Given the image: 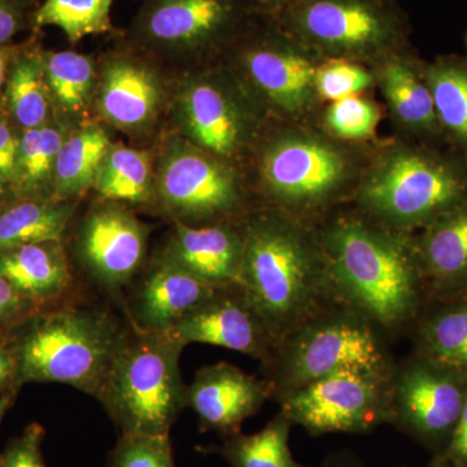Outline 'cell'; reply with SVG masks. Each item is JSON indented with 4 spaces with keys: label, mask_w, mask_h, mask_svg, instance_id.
Instances as JSON below:
<instances>
[{
    "label": "cell",
    "mask_w": 467,
    "mask_h": 467,
    "mask_svg": "<svg viewBox=\"0 0 467 467\" xmlns=\"http://www.w3.org/2000/svg\"><path fill=\"white\" fill-rule=\"evenodd\" d=\"M337 303L355 309L392 342L410 334L431 301L413 233L361 214H339L317 230Z\"/></svg>",
    "instance_id": "obj_1"
},
{
    "label": "cell",
    "mask_w": 467,
    "mask_h": 467,
    "mask_svg": "<svg viewBox=\"0 0 467 467\" xmlns=\"http://www.w3.org/2000/svg\"><path fill=\"white\" fill-rule=\"evenodd\" d=\"M241 288L275 346L334 300L317 230L284 212L251 214L242 223Z\"/></svg>",
    "instance_id": "obj_2"
},
{
    "label": "cell",
    "mask_w": 467,
    "mask_h": 467,
    "mask_svg": "<svg viewBox=\"0 0 467 467\" xmlns=\"http://www.w3.org/2000/svg\"><path fill=\"white\" fill-rule=\"evenodd\" d=\"M126 327L103 310L46 306L3 342L16 358L18 382L61 383L97 398Z\"/></svg>",
    "instance_id": "obj_3"
},
{
    "label": "cell",
    "mask_w": 467,
    "mask_h": 467,
    "mask_svg": "<svg viewBox=\"0 0 467 467\" xmlns=\"http://www.w3.org/2000/svg\"><path fill=\"white\" fill-rule=\"evenodd\" d=\"M392 340L355 309L328 301L276 344L261 364L263 379L276 402L337 371L389 376L395 367Z\"/></svg>",
    "instance_id": "obj_4"
},
{
    "label": "cell",
    "mask_w": 467,
    "mask_h": 467,
    "mask_svg": "<svg viewBox=\"0 0 467 467\" xmlns=\"http://www.w3.org/2000/svg\"><path fill=\"white\" fill-rule=\"evenodd\" d=\"M173 334L129 324L97 398L121 434L171 435L186 408L184 348Z\"/></svg>",
    "instance_id": "obj_5"
},
{
    "label": "cell",
    "mask_w": 467,
    "mask_h": 467,
    "mask_svg": "<svg viewBox=\"0 0 467 467\" xmlns=\"http://www.w3.org/2000/svg\"><path fill=\"white\" fill-rule=\"evenodd\" d=\"M467 202V164L429 149H398L373 168L358 192L365 216L414 233Z\"/></svg>",
    "instance_id": "obj_6"
},
{
    "label": "cell",
    "mask_w": 467,
    "mask_h": 467,
    "mask_svg": "<svg viewBox=\"0 0 467 467\" xmlns=\"http://www.w3.org/2000/svg\"><path fill=\"white\" fill-rule=\"evenodd\" d=\"M466 393L467 371L413 350L389 376V425L434 457L447 447Z\"/></svg>",
    "instance_id": "obj_7"
},
{
    "label": "cell",
    "mask_w": 467,
    "mask_h": 467,
    "mask_svg": "<svg viewBox=\"0 0 467 467\" xmlns=\"http://www.w3.org/2000/svg\"><path fill=\"white\" fill-rule=\"evenodd\" d=\"M389 376L337 371L285 396L279 411L310 436L368 434L389 422Z\"/></svg>",
    "instance_id": "obj_8"
},
{
    "label": "cell",
    "mask_w": 467,
    "mask_h": 467,
    "mask_svg": "<svg viewBox=\"0 0 467 467\" xmlns=\"http://www.w3.org/2000/svg\"><path fill=\"white\" fill-rule=\"evenodd\" d=\"M261 174L276 211L306 223V216L334 201L348 180V162L330 143L285 134L264 150Z\"/></svg>",
    "instance_id": "obj_9"
},
{
    "label": "cell",
    "mask_w": 467,
    "mask_h": 467,
    "mask_svg": "<svg viewBox=\"0 0 467 467\" xmlns=\"http://www.w3.org/2000/svg\"><path fill=\"white\" fill-rule=\"evenodd\" d=\"M155 192L175 223L190 226L226 223L242 204L232 171L214 156L181 140H171L160 158Z\"/></svg>",
    "instance_id": "obj_10"
},
{
    "label": "cell",
    "mask_w": 467,
    "mask_h": 467,
    "mask_svg": "<svg viewBox=\"0 0 467 467\" xmlns=\"http://www.w3.org/2000/svg\"><path fill=\"white\" fill-rule=\"evenodd\" d=\"M150 227L121 202L104 201L86 214L77 236V254L95 284L121 291L146 259Z\"/></svg>",
    "instance_id": "obj_11"
},
{
    "label": "cell",
    "mask_w": 467,
    "mask_h": 467,
    "mask_svg": "<svg viewBox=\"0 0 467 467\" xmlns=\"http://www.w3.org/2000/svg\"><path fill=\"white\" fill-rule=\"evenodd\" d=\"M235 15L234 0H143L131 39L158 54L187 57L226 36Z\"/></svg>",
    "instance_id": "obj_12"
},
{
    "label": "cell",
    "mask_w": 467,
    "mask_h": 467,
    "mask_svg": "<svg viewBox=\"0 0 467 467\" xmlns=\"http://www.w3.org/2000/svg\"><path fill=\"white\" fill-rule=\"evenodd\" d=\"M177 119L192 144L221 158L238 153L254 129L251 109L235 88L212 77L183 86L177 100Z\"/></svg>",
    "instance_id": "obj_13"
},
{
    "label": "cell",
    "mask_w": 467,
    "mask_h": 467,
    "mask_svg": "<svg viewBox=\"0 0 467 467\" xmlns=\"http://www.w3.org/2000/svg\"><path fill=\"white\" fill-rule=\"evenodd\" d=\"M169 333L184 346L201 343L223 347L259 359L261 364L275 348V339L239 285L217 288Z\"/></svg>",
    "instance_id": "obj_14"
},
{
    "label": "cell",
    "mask_w": 467,
    "mask_h": 467,
    "mask_svg": "<svg viewBox=\"0 0 467 467\" xmlns=\"http://www.w3.org/2000/svg\"><path fill=\"white\" fill-rule=\"evenodd\" d=\"M297 23L310 42L342 57L379 54L395 38L391 17L368 0H310Z\"/></svg>",
    "instance_id": "obj_15"
},
{
    "label": "cell",
    "mask_w": 467,
    "mask_h": 467,
    "mask_svg": "<svg viewBox=\"0 0 467 467\" xmlns=\"http://www.w3.org/2000/svg\"><path fill=\"white\" fill-rule=\"evenodd\" d=\"M269 399L265 380L227 362L199 368L186 386V407L198 416L201 431L223 439L241 432L243 422L259 413Z\"/></svg>",
    "instance_id": "obj_16"
},
{
    "label": "cell",
    "mask_w": 467,
    "mask_h": 467,
    "mask_svg": "<svg viewBox=\"0 0 467 467\" xmlns=\"http://www.w3.org/2000/svg\"><path fill=\"white\" fill-rule=\"evenodd\" d=\"M164 100V84L155 67L131 55L106 58L94 100L104 121L126 133H143L155 124Z\"/></svg>",
    "instance_id": "obj_17"
},
{
    "label": "cell",
    "mask_w": 467,
    "mask_h": 467,
    "mask_svg": "<svg viewBox=\"0 0 467 467\" xmlns=\"http://www.w3.org/2000/svg\"><path fill=\"white\" fill-rule=\"evenodd\" d=\"M217 288L160 254L147 267L134 292L130 324L147 331H171Z\"/></svg>",
    "instance_id": "obj_18"
},
{
    "label": "cell",
    "mask_w": 467,
    "mask_h": 467,
    "mask_svg": "<svg viewBox=\"0 0 467 467\" xmlns=\"http://www.w3.org/2000/svg\"><path fill=\"white\" fill-rule=\"evenodd\" d=\"M244 242L230 223L190 226L175 223L162 256L214 287L241 284Z\"/></svg>",
    "instance_id": "obj_19"
},
{
    "label": "cell",
    "mask_w": 467,
    "mask_h": 467,
    "mask_svg": "<svg viewBox=\"0 0 467 467\" xmlns=\"http://www.w3.org/2000/svg\"><path fill=\"white\" fill-rule=\"evenodd\" d=\"M416 244L431 300L467 294V202L420 229Z\"/></svg>",
    "instance_id": "obj_20"
},
{
    "label": "cell",
    "mask_w": 467,
    "mask_h": 467,
    "mask_svg": "<svg viewBox=\"0 0 467 467\" xmlns=\"http://www.w3.org/2000/svg\"><path fill=\"white\" fill-rule=\"evenodd\" d=\"M243 66L254 88L285 112H304L317 95L318 67L291 48L278 45L256 46L245 52Z\"/></svg>",
    "instance_id": "obj_21"
},
{
    "label": "cell",
    "mask_w": 467,
    "mask_h": 467,
    "mask_svg": "<svg viewBox=\"0 0 467 467\" xmlns=\"http://www.w3.org/2000/svg\"><path fill=\"white\" fill-rule=\"evenodd\" d=\"M0 276L34 306H50L72 284L61 241L34 243L0 251Z\"/></svg>",
    "instance_id": "obj_22"
},
{
    "label": "cell",
    "mask_w": 467,
    "mask_h": 467,
    "mask_svg": "<svg viewBox=\"0 0 467 467\" xmlns=\"http://www.w3.org/2000/svg\"><path fill=\"white\" fill-rule=\"evenodd\" d=\"M54 112L63 124H86L95 100L98 73L94 58L75 51H42Z\"/></svg>",
    "instance_id": "obj_23"
},
{
    "label": "cell",
    "mask_w": 467,
    "mask_h": 467,
    "mask_svg": "<svg viewBox=\"0 0 467 467\" xmlns=\"http://www.w3.org/2000/svg\"><path fill=\"white\" fill-rule=\"evenodd\" d=\"M410 335L414 352L467 371V294L430 301Z\"/></svg>",
    "instance_id": "obj_24"
},
{
    "label": "cell",
    "mask_w": 467,
    "mask_h": 467,
    "mask_svg": "<svg viewBox=\"0 0 467 467\" xmlns=\"http://www.w3.org/2000/svg\"><path fill=\"white\" fill-rule=\"evenodd\" d=\"M76 201L52 196L16 198L0 207V251L34 243L61 241Z\"/></svg>",
    "instance_id": "obj_25"
},
{
    "label": "cell",
    "mask_w": 467,
    "mask_h": 467,
    "mask_svg": "<svg viewBox=\"0 0 467 467\" xmlns=\"http://www.w3.org/2000/svg\"><path fill=\"white\" fill-rule=\"evenodd\" d=\"M112 143L97 124H85L67 135L58 152L52 198L76 201L94 186L98 171Z\"/></svg>",
    "instance_id": "obj_26"
},
{
    "label": "cell",
    "mask_w": 467,
    "mask_h": 467,
    "mask_svg": "<svg viewBox=\"0 0 467 467\" xmlns=\"http://www.w3.org/2000/svg\"><path fill=\"white\" fill-rule=\"evenodd\" d=\"M67 134V125L57 119L23 130L14 178L8 184L16 198L52 196L55 167Z\"/></svg>",
    "instance_id": "obj_27"
},
{
    "label": "cell",
    "mask_w": 467,
    "mask_h": 467,
    "mask_svg": "<svg viewBox=\"0 0 467 467\" xmlns=\"http://www.w3.org/2000/svg\"><path fill=\"white\" fill-rule=\"evenodd\" d=\"M5 101L21 130L41 128L54 119L42 51L20 48L9 69Z\"/></svg>",
    "instance_id": "obj_28"
},
{
    "label": "cell",
    "mask_w": 467,
    "mask_h": 467,
    "mask_svg": "<svg viewBox=\"0 0 467 467\" xmlns=\"http://www.w3.org/2000/svg\"><path fill=\"white\" fill-rule=\"evenodd\" d=\"M382 88L393 115L409 130L425 135L441 130L425 76L407 60L398 58L383 67Z\"/></svg>",
    "instance_id": "obj_29"
},
{
    "label": "cell",
    "mask_w": 467,
    "mask_h": 467,
    "mask_svg": "<svg viewBox=\"0 0 467 467\" xmlns=\"http://www.w3.org/2000/svg\"><path fill=\"white\" fill-rule=\"evenodd\" d=\"M292 427L288 418L278 411L260 431L238 432L205 451L220 454L232 467H304L291 451Z\"/></svg>",
    "instance_id": "obj_30"
},
{
    "label": "cell",
    "mask_w": 467,
    "mask_h": 467,
    "mask_svg": "<svg viewBox=\"0 0 467 467\" xmlns=\"http://www.w3.org/2000/svg\"><path fill=\"white\" fill-rule=\"evenodd\" d=\"M94 187L104 201L121 204L150 202L155 192L150 153L112 144L101 162Z\"/></svg>",
    "instance_id": "obj_31"
},
{
    "label": "cell",
    "mask_w": 467,
    "mask_h": 467,
    "mask_svg": "<svg viewBox=\"0 0 467 467\" xmlns=\"http://www.w3.org/2000/svg\"><path fill=\"white\" fill-rule=\"evenodd\" d=\"M441 130L467 153V63L441 58L423 72Z\"/></svg>",
    "instance_id": "obj_32"
},
{
    "label": "cell",
    "mask_w": 467,
    "mask_h": 467,
    "mask_svg": "<svg viewBox=\"0 0 467 467\" xmlns=\"http://www.w3.org/2000/svg\"><path fill=\"white\" fill-rule=\"evenodd\" d=\"M115 0H45L34 16V27L57 26L72 43L112 32L110 9Z\"/></svg>",
    "instance_id": "obj_33"
},
{
    "label": "cell",
    "mask_w": 467,
    "mask_h": 467,
    "mask_svg": "<svg viewBox=\"0 0 467 467\" xmlns=\"http://www.w3.org/2000/svg\"><path fill=\"white\" fill-rule=\"evenodd\" d=\"M107 467H177L169 436L121 434Z\"/></svg>",
    "instance_id": "obj_34"
},
{
    "label": "cell",
    "mask_w": 467,
    "mask_h": 467,
    "mask_svg": "<svg viewBox=\"0 0 467 467\" xmlns=\"http://www.w3.org/2000/svg\"><path fill=\"white\" fill-rule=\"evenodd\" d=\"M379 117L377 104L353 95L328 107L326 124L331 133L343 140H364L376 131Z\"/></svg>",
    "instance_id": "obj_35"
},
{
    "label": "cell",
    "mask_w": 467,
    "mask_h": 467,
    "mask_svg": "<svg viewBox=\"0 0 467 467\" xmlns=\"http://www.w3.org/2000/svg\"><path fill=\"white\" fill-rule=\"evenodd\" d=\"M373 76L364 67L347 60H334L317 67L316 91L326 100L337 101L367 90Z\"/></svg>",
    "instance_id": "obj_36"
},
{
    "label": "cell",
    "mask_w": 467,
    "mask_h": 467,
    "mask_svg": "<svg viewBox=\"0 0 467 467\" xmlns=\"http://www.w3.org/2000/svg\"><path fill=\"white\" fill-rule=\"evenodd\" d=\"M45 436V427L39 423L27 425L0 453V467H48L42 453Z\"/></svg>",
    "instance_id": "obj_37"
},
{
    "label": "cell",
    "mask_w": 467,
    "mask_h": 467,
    "mask_svg": "<svg viewBox=\"0 0 467 467\" xmlns=\"http://www.w3.org/2000/svg\"><path fill=\"white\" fill-rule=\"evenodd\" d=\"M36 0H0V46L11 45L24 30L34 27Z\"/></svg>",
    "instance_id": "obj_38"
},
{
    "label": "cell",
    "mask_w": 467,
    "mask_h": 467,
    "mask_svg": "<svg viewBox=\"0 0 467 467\" xmlns=\"http://www.w3.org/2000/svg\"><path fill=\"white\" fill-rule=\"evenodd\" d=\"M38 306L24 299L0 276V342Z\"/></svg>",
    "instance_id": "obj_39"
},
{
    "label": "cell",
    "mask_w": 467,
    "mask_h": 467,
    "mask_svg": "<svg viewBox=\"0 0 467 467\" xmlns=\"http://www.w3.org/2000/svg\"><path fill=\"white\" fill-rule=\"evenodd\" d=\"M436 462L450 467H467V393L459 420L447 447L432 457Z\"/></svg>",
    "instance_id": "obj_40"
},
{
    "label": "cell",
    "mask_w": 467,
    "mask_h": 467,
    "mask_svg": "<svg viewBox=\"0 0 467 467\" xmlns=\"http://www.w3.org/2000/svg\"><path fill=\"white\" fill-rule=\"evenodd\" d=\"M18 140L20 135L7 122L0 119V178L7 183L11 182L16 167Z\"/></svg>",
    "instance_id": "obj_41"
},
{
    "label": "cell",
    "mask_w": 467,
    "mask_h": 467,
    "mask_svg": "<svg viewBox=\"0 0 467 467\" xmlns=\"http://www.w3.org/2000/svg\"><path fill=\"white\" fill-rule=\"evenodd\" d=\"M20 389L16 358L8 344L2 340L0 342V398L15 400Z\"/></svg>",
    "instance_id": "obj_42"
},
{
    "label": "cell",
    "mask_w": 467,
    "mask_h": 467,
    "mask_svg": "<svg viewBox=\"0 0 467 467\" xmlns=\"http://www.w3.org/2000/svg\"><path fill=\"white\" fill-rule=\"evenodd\" d=\"M20 48V46L14 45L0 46V104L5 101L9 69Z\"/></svg>",
    "instance_id": "obj_43"
},
{
    "label": "cell",
    "mask_w": 467,
    "mask_h": 467,
    "mask_svg": "<svg viewBox=\"0 0 467 467\" xmlns=\"http://www.w3.org/2000/svg\"><path fill=\"white\" fill-rule=\"evenodd\" d=\"M319 467H367V465L355 451L344 450L328 454Z\"/></svg>",
    "instance_id": "obj_44"
},
{
    "label": "cell",
    "mask_w": 467,
    "mask_h": 467,
    "mask_svg": "<svg viewBox=\"0 0 467 467\" xmlns=\"http://www.w3.org/2000/svg\"><path fill=\"white\" fill-rule=\"evenodd\" d=\"M12 404H14V400H11V399L0 398V423H2V420L3 417H5V411L11 408Z\"/></svg>",
    "instance_id": "obj_45"
},
{
    "label": "cell",
    "mask_w": 467,
    "mask_h": 467,
    "mask_svg": "<svg viewBox=\"0 0 467 467\" xmlns=\"http://www.w3.org/2000/svg\"><path fill=\"white\" fill-rule=\"evenodd\" d=\"M7 183L5 182V181L0 178V207H2L3 198H5V189H7Z\"/></svg>",
    "instance_id": "obj_46"
},
{
    "label": "cell",
    "mask_w": 467,
    "mask_h": 467,
    "mask_svg": "<svg viewBox=\"0 0 467 467\" xmlns=\"http://www.w3.org/2000/svg\"><path fill=\"white\" fill-rule=\"evenodd\" d=\"M259 2L266 5H278L285 2V0H259Z\"/></svg>",
    "instance_id": "obj_47"
},
{
    "label": "cell",
    "mask_w": 467,
    "mask_h": 467,
    "mask_svg": "<svg viewBox=\"0 0 467 467\" xmlns=\"http://www.w3.org/2000/svg\"><path fill=\"white\" fill-rule=\"evenodd\" d=\"M426 467H450V466L442 465V463H439V462H436V461L431 460V461H430L429 465H427Z\"/></svg>",
    "instance_id": "obj_48"
},
{
    "label": "cell",
    "mask_w": 467,
    "mask_h": 467,
    "mask_svg": "<svg viewBox=\"0 0 467 467\" xmlns=\"http://www.w3.org/2000/svg\"><path fill=\"white\" fill-rule=\"evenodd\" d=\"M466 47H467V36H466Z\"/></svg>",
    "instance_id": "obj_49"
}]
</instances>
